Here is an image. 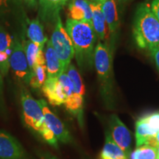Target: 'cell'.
<instances>
[{
  "label": "cell",
  "instance_id": "1",
  "mask_svg": "<svg viewBox=\"0 0 159 159\" xmlns=\"http://www.w3.org/2000/svg\"><path fill=\"white\" fill-rule=\"evenodd\" d=\"M66 30L72 41L75 55L81 70L91 69L94 64L97 34L94 27L84 21L67 19Z\"/></svg>",
  "mask_w": 159,
  "mask_h": 159
},
{
  "label": "cell",
  "instance_id": "2",
  "mask_svg": "<svg viewBox=\"0 0 159 159\" xmlns=\"http://www.w3.org/2000/svg\"><path fill=\"white\" fill-rule=\"evenodd\" d=\"M133 34L140 49L150 51L159 47V21L148 3H142L137 7Z\"/></svg>",
  "mask_w": 159,
  "mask_h": 159
},
{
  "label": "cell",
  "instance_id": "3",
  "mask_svg": "<svg viewBox=\"0 0 159 159\" xmlns=\"http://www.w3.org/2000/svg\"><path fill=\"white\" fill-rule=\"evenodd\" d=\"M94 64L96 69L101 92L105 99H111L114 88L112 51L107 43L99 41L94 50Z\"/></svg>",
  "mask_w": 159,
  "mask_h": 159
},
{
  "label": "cell",
  "instance_id": "4",
  "mask_svg": "<svg viewBox=\"0 0 159 159\" xmlns=\"http://www.w3.org/2000/svg\"><path fill=\"white\" fill-rule=\"evenodd\" d=\"M50 41L65 71L75 56V49L66 30L63 27L60 16L55 21Z\"/></svg>",
  "mask_w": 159,
  "mask_h": 159
},
{
  "label": "cell",
  "instance_id": "5",
  "mask_svg": "<svg viewBox=\"0 0 159 159\" xmlns=\"http://www.w3.org/2000/svg\"><path fill=\"white\" fill-rule=\"evenodd\" d=\"M21 103L25 125L30 130L39 134L40 131L46 125L39 99H35L28 91L22 89L21 91Z\"/></svg>",
  "mask_w": 159,
  "mask_h": 159
},
{
  "label": "cell",
  "instance_id": "6",
  "mask_svg": "<svg viewBox=\"0 0 159 159\" xmlns=\"http://www.w3.org/2000/svg\"><path fill=\"white\" fill-rule=\"evenodd\" d=\"M10 67L16 77L25 84L29 85L31 71L27 62L24 46L17 39L14 40L13 51L10 57Z\"/></svg>",
  "mask_w": 159,
  "mask_h": 159
},
{
  "label": "cell",
  "instance_id": "7",
  "mask_svg": "<svg viewBox=\"0 0 159 159\" xmlns=\"http://www.w3.org/2000/svg\"><path fill=\"white\" fill-rule=\"evenodd\" d=\"M0 159H30L23 146L9 133L0 130Z\"/></svg>",
  "mask_w": 159,
  "mask_h": 159
},
{
  "label": "cell",
  "instance_id": "8",
  "mask_svg": "<svg viewBox=\"0 0 159 159\" xmlns=\"http://www.w3.org/2000/svg\"><path fill=\"white\" fill-rule=\"evenodd\" d=\"M39 101L41 103V108H42L46 124L48 126V128L52 131L57 140H59L62 143H65V144L71 142V135L67 128H66L65 125L61 120V119L53 111H52L49 109L47 102L44 99H39Z\"/></svg>",
  "mask_w": 159,
  "mask_h": 159
},
{
  "label": "cell",
  "instance_id": "9",
  "mask_svg": "<svg viewBox=\"0 0 159 159\" xmlns=\"http://www.w3.org/2000/svg\"><path fill=\"white\" fill-rule=\"evenodd\" d=\"M110 129L113 140L128 157L130 156L131 144L130 131L116 115H112L111 117Z\"/></svg>",
  "mask_w": 159,
  "mask_h": 159
},
{
  "label": "cell",
  "instance_id": "10",
  "mask_svg": "<svg viewBox=\"0 0 159 159\" xmlns=\"http://www.w3.org/2000/svg\"><path fill=\"white\" fill-rule=\"evenodd\" d=\"M41 89L43 94L52 105L59 106L64 104L66 100L67 97L65 94L62 85L59 81L58 77L57 78L47 77Z\"/></svg>",
  "mask_w": 159,
  "mask_h": 159
},
{
  "label": "cell",
  "instance_id": "11",
  "mask_svg": "<svg viewBox=\"0 0 159 159\" xmlns=\"http://www.w3.org/2000/svg\"><path fill=\"white\" fill-rule=\"evenodd\" d=\"M14 41L9 33L0 26V71L3 77L7 76L10 69V57L13 51Z\"/></svg>",
  "mask_w": 159,
  "mask_h": 159
},
{
  "label": "cell",
  "instance_id": "12",
  "mask_svg": "<svg viewBox=\"0 0 159 159\" xmlns=\"http://www.w3.org/2000/svg\"><path fill=\"white\" fill-rule=\"evenodd\" d=\"M69 0H38L39 18L44 22H55L61 10Z\"/></svg>",
  "mask_w": 159,
  "mask_h": 159
},
{
  "label": "cell",
  "instance_id": "13",
  "mask_svg": "<svg viewBox=\"0 0 159 159\" xmlns=\"http://www.w3.org/2000/svg\"><path fill=\"white\" fill-rule=\"evenodd\" d=\"M92 11V26L97 36L100 41L106 42L110 38V32L105 21L102 8V3L90 2Z\"/></svg>",
  "mask_w": 159,
  "mask_h": 159
},
{
  "label": "cell",
  "instance_id": "14",
  "mask_svg": "<svg viewBox=\"0 0 159 159\" xmlns=\"http://www.w3.org/2000/svg\"><path fill=\"white\" fill-rule=\"evenodd\" d=\"M68 13L70 19L92 25V11L88 0H71L68 7Z\"/></svg>",
  "mask_w": 159,
  "mask_h": 159
},
{
  "label": "cell",
  "instance_id": "15",
  "mask_svg": "<svg viewBox=\"0 0 159 159\" xmlns=\"http://www.w3.org/2000/svg\"><path fill=\"white\" fill-rule=\"evenodd\" d=\"M45 61L48 78H57L64 71L56 52L55 51L50 40L47 42L45 49Z\"/></svg>",
  "mask_w": 159,
  "mask_h": 159
},
{
  "label": "cell",
  "instance_id": "16",
  "mask_svg": "<svg viewBox=\"0 0 159 159\" xmlns=\"http://www.w3.org/2000/svg\"><path fill=\"white\" fill-rule=\"evenodd\" d=\"M102 8L110 32V36H114L119 28L120 24L116 7V0H105L102 2Z\"/></svg>",
  "mask_w": 159,
  "mask_h": 159
},
{
  "label": "cell",
  "instance_id": "17",
  "mask_svg": "<svg viewBox=\"0 0 159 159\" xmlns=\"http://www.w3.org/2000/svg\"><path fill=\"white\" fill-rule=\"evenodd\" d=\"M27 36L29 40L38 47H44L45 43L48 41V39L45 36L43 33V25L39 19L31 20L27 27Z\"/></svg>",
  "mask_w": 159,
  "mask_h": 159
},
{
  "label": "cell",
  "instance_id": "18",
  "mask_svg": "<svg viewBox=\"0 0 159 159\" xmlns=\"http://www.w3.org/2000/svg\"><path fill=\"white\" fill-rule=\"evenodd\" d=\"M101 159H126V155L122 149L113 140L112 137L107 132L105 142L101 152Z\"/></svg>",
  "mask_w": 159,
  "mask_h": 159
},
{
  "label": "cell",
  "instance_id": "19",
  "mask_svg": "<svg viewBox=\"0 0 159 159\" xmlns=\"http://www.w3.org/2000/svg\"><path fill=\"white\" fill-rule=\"evenodd\" d=\"M64 105L67 110L77 116L80 123H81L83 119V96L74 92L67 98Z\"/></svg>",
  "mask_w": 159,
  "mask_h": 159
},
{
  "label": "cell",
  "instance_id": "20",
  "mask_svg": "<svg viewBox=\"0 0 159 159\" xmlns=\"http://www.w3.org/2000/svg\"><path fill=\"white\" fill-rule=\"evenodd\" d=\"M47 79V70L46 64L35 65L31 70L29 85L33 89L42 88L46 80Z\"/></svg>",
  "mask_w": 159,
  "mask_h": 159
},
{
  "label": "cell",
  "instance_id": "21",
  "mask_svg": "<svg viewBox=\"0 0 159 159\" xmlns=\"http://www.w3.org/2000/svg\"><path fill=\"white\" fill-rule=\"evenodd\" d=\"M157 131H155L149 128L147 123L141 118L136 124V139L137 147L144 144L147 139L151 136L156 135Z\"/></svg>",
  "mask_w": 159,
  "mask_h": 159
},
{
  "label": "cell",
  "instance_id": "22",
  "mask_svg": "<svg viewBox=\"0 0 159 159\" xmlns=\"http://www.w3.org/2000/svg\"><path fill=\"white\" fill-rule=\"evenodd\" d=\"M63 72H65L66 74L68 75V77L72 82L73 85H74L75 93L83 96L85 93V85L83 84L80 75L78 71L77 70V69L75 68V66L70 63Z\"/></svg>",
  "mask_w": 159,
  "mask_h": 159
},
{
  "label": "cell",
  "instance_id": "23",
  "mask_svg": "<svg viewBox=\"0 0 159 159\" xmlns=\"http://www.w3.org/2000/svg\"><path fill=\"white\" fill-rule=\"evenodd\" d=\"M131 159H158L156 148L143 144L137 147L131 154Z\"/></svg>",
  "mask_w": 159,
  "mask_h": 159
},
{
  "label": "cell",
  "instance_id": "24",
  "mask_svg": "<svg viewBox=\"0 0 159 159\" xmlns=\"http://www.w3.org/2000/svg\"><path fill=\"white\" fill-rule=\"evenodd\" d=\"M41 48H43V47H38L36 44L33 43L32 41H30V40L26 41L25 45H24L25 55L26 57H27V62H28L30 71L32 70V69L33 68V66H34L37 55Z\"/></svg>",
  "mask_w": 159,
  "mask_h": 159
},
{
  "label": "cell",
  "instance_id": "25",
  "mask_svg": "<svg viewBox=\"0 0 159 159\" xmlns=\"http://www.w3.org/2000/svg\"><path fill=\"white\" fill-rule=\"evenodd\" d=\"M58 80L60 82H61V85H62L65 94L66 95L67 98H68L69 97H70L75 92L74 85H73L72 82H71L70 78L68 77V75L66 74L65 72H63L62 74L60 75L58 77Z\"/></svg>",
  "mask_w": 159,
  "mask_h": 159
},
{
  "label": "cell",
  "instance_id": "26",
  "mask_svg": "<svg viewBox=\"0 0 159 159\" xmlns=\"http://www.w3.org/2000/svg\"><path fill=\"white\" fill-rule=\"evenodd\" d=\"M142 119L147 123L150 129L157 132L159 130V113L146 115L145 116L142 117Z\"/></svg>",
  "mask_w": 159,
  "mask_h": 159
},
{
  "label": "cell",
  "instance_id": "27",
  "mask_svg": "<svg viewBox=\"0 0 159 159\" xmlns=\"http://www.w3.org/2000/svg\"><path fill=\"white\" fill-rule=\"evenodd\" d=\"M21 3V0H0V11H11L13 7H16Z\"/></svg>",
  "mask_w": 159,
  "mask_h": 159
},
{
  "label": "cell",
  "instance_id": "28",
  "mask_svg": "<svg viewBox=\"0 0 159 159\" xmlns=\"http://www.w3.org/2000/svg\"><path fill=\"white\" fill-rule=\"evenodd\" d=\"M0 71V114L6 116L7 115V108H6L5 97H4V83L3 77Z\"/></svg>",
  "mask_w": 159,
  "mask_h": 159
},
{
  "label": "cell",
  "instance_id": "29",
  "mask_svg": "<svg viewBox=\"0 0 159 159\" xmlns=\"http://www.w3.org/2000/svg\"><path fill=\"white\" fill-rule=\"evenodd\" d=\"M149 52H150V54L153 59L155 63H156L157 69L159 71V47L150 49Z\"/></svg>",
  "mask_w": 159,
  "mask_h": 159
},
{
  "label": "cell",
  "instance_id": "30",
  "mask_svg": "<svg viewBox=\"0 0 159 159\" xmlns=\"http://www.w3.org/2000/svg\"><path fill=\"white\" fill-rule=\"evenodd\" d=\"M150 8L155 16L157 18V19L159 21V0H152L150 5Z\"/></svg>",
  "mask_w": 159,
  "mask_h": 159
},
{
  "label": "cell",
  "instance_id": "31",
  "mask_svg": "<svg viewBox=\"0 0 159 159\" xmlns=\"http://www.w3.org/2000/svg\"><path fill=\"white\" fill-rule=\"evenodd\" d=\"M38 156L41 159H58L53 155H52L48 152H43V151H40L38 152Z\"/></svg>",
  "mask_w": 159,
  "mask_h": 159
},
{
  "label": "cell",
  "instance_id": "32",
  "mask_svg": "<svg viewBox=\"0 0 159 159\" xmlns=\"http://www.w3.org/2000/svg\"><path fill=\"white\" fill-rule=\"evenodd\" d=\"M22 1L27 5V7L31 9L37 8L38 5H39L38 0H22Z\"/></svg>",
  "mask_w": 159,
  "mask_h": 159
},
{
  "label": "cell",
  "instance_id": "33",
  "mask_svg": "<svg viewBox=\"0 0 159 159\" xmlns=\"http://www.w3.org/2000/svg\"><path fill=\"white\" fill-rule=\"evenodd\" d=\"M155 139H156V142L158 143V144H159V130L156 133V134L155 135Z\"/></svg>",
  "mask_w": 159,
  "mask_h": 159
},
{
  "label": "cell",
  "instance_id": "34",
  "mask_svg": "<svg viewBox=\"0 0 159 159\" xmlns=\"http://www.w3.org/2000/svg\"><path fill=\"white\" fill-rule=\"evenodd\" d=\"M92 2H99V3H102V2H104L105 0H91Z\"/></svg>",
  "mask_w": 159,
  "mask_h": 159
},
{
  "label": "cell",
  "instance_id": "35",
  "mask_svg": "<svg viewBox=\"0 0 159 159\" xmlns=\"http://www.w3.org/2000/svg\"><path fill=\"white\" fill-rule=\"evenodd\" d=\"M118 1L120 3H125V2H127L130 1V0H118Z\"/></svg>",
  "mask_w": 159,
  "mask_h": 159
},
{
  "label": "cell",
  "instance_id": "36",
  "mask_svg": "<svg viewBox=\"0 0 159 159\" xmlns=\"http://www.w3.org/2000/svg\"><path fill=\"white\" fill-rule=\"evenodd\" d=\"M156 152H157V156H158V157H159V144L156 148Z\"/></svg>",
  "mask_w": 159,
  "mask_h": 159
},
{
  "label": "cell",
  "instance_id": "37",
  "mask_svg": "<svg viewBox=\"0 0 159 159\" xmlns=\"http://www.w3.org/2000/svg\"><path fill=\"white\" fill-rule=\"evenodd\" d=\"M158 159H159V157H158Z\"/></svg>",
  "mask_w": 159,
  "mask_h": 159
},
{
  "label": "cell",
  "instance_id": "38",
  "mask_svg": "<svg viewBox=\"0 0 159 159\" xmlns=\"http://www.w3.org/2000/svg\"><path fill=\"white\" fill-rule=\"evenodd\" d=\"M126 159H128V158H126Z\"/></svg>",
  "mask_w": 159,
  "mask_h": 159
}]
</instances>
